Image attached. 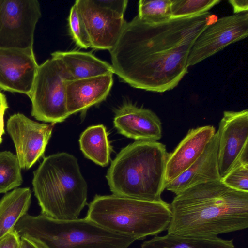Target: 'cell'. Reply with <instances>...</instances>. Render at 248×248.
I'll use <instances>...</instances> for the list:
<instances>
[{"label":"cell","instance_id":"6da1fadb","mask_svg":"<svg viewBox=\"0 0 248 248\" xmlns=\"http://www.w3.org/2000/svg\"><path fill=\"white\" fill-rule=\"evenodd\" d=\"M217 16L210 12L150 23L137 15L109 51L113 73L131 86L164 93L175 88L188 73L191 47Z\"/></svg>","mask_w":248,"mask_h":248},{"label":"cell","instance_id":"7a4b0ae2","mask_svg":"<svg viewBox=\"0 0 248 248\" xmlns=\"http://www.w3.org/2000/svg\"><path fill=\"white\" fill-rule=\"evenodd\" d=\"M170 205V234L217 236L248 227V192L221 180L189 187L176 194Z\"/></svg>","mask_w":248,"mask_h":248},{"label":"cell","instance_id":"3957f363","mask_svg":"<svg viewBox=\"0 0 248 248\" xmlns=\"http://www.w3.org/2000/svg\"><path fill=\"white\" fill-rule=\"evenodd\" d=\"M166 146L157 141L136 140L112 161L106 178L113 194L159 202L166 188Z\"/></svg>","mask_w":248,"mask_h":248},{"label":"cell","instance_id":"277c9868","mask_svg":"<svg viewBox=\"0 0 248 248\" xmlns=\"http://www.w3.org/2000/svg\"><path fill=\"white\" fill-rule=\"evenodd\" d=\"M32 184L41 214L47 217L76 219L87 204V183L77 159L69 153L45 157L33 172Z\"/></svg>","mask_w":248,"mask_h":248},{"label":"cell","instance_id":"5b68a950","mask_svg":"<svg viewBox=\"0 0 248 248\" xmlns=\"http://www.w3.org/2000/svg\"><path fill=\"white\" fill-rule=\"evenodd\" d=\"M14 230L40 248H128L137 239L84 218L57 220L41 214L23 216Z\"/></svg>","mask_w":248,"mask_h":248},{"label":"cell","instance_id":"8992f818","mask_svg":"<svg viewBox=\"0 0 248 248\" xmlns=\"http://www.w3.org/2000/svg\"><path fill=\"white\" fill-rule=\"evenodd\" d=\"M85 217L105 229L138 240L167 229L171 212L170 204L163 200L96 195Z\"/></svg>","mask_w":248,"mask_h":248},{"label":"cell","instance_id":"52a82bcc","mask_svg":"<svg viewBox=\"0 0 248 248\" xmlns=\"http://www.w3.org/2000/svg\"><path fill=\"white\" fill-rule=\"evenodd\" d=\"M72 80L62 62L52 57L39 65L31 92V115L52 124L70 115L66 106V84Z\"/></svg>","mask_w":248,"mask_h":248},{"label":"cell","instance_id":"ba28073f","mask_svg":"<svg viewBox=\"0 0 248 248\" xmlns=\"http://www.w3.org/2000/svg\"><path fill=\"white\" fill-rule=\"evenodd\" d=\"M41 17L37 0H0V48H33Z\"/></svg>","mask_w":248,"mask_h":248},{"label":"cell","instance_id":"9c48e42d","mask_svg":"<svg viewBox=\"0 0 248 248\" xmlns=\"http://www.w3.org/2000/svg\"><path fill=\"white\" fill-rule=\"evenodd\" d=\"M248 35V12L217 18L196 39L189 54L187 66L201 62Z\"/></svg>","mask_w":248,"mask_h":248},{"label":"cell","instance_id":"30bf717a","mask_svg":"<svg viewBox=\"0 0 248 248\" xmlns=\"http://www.w3.org/2000/svg\"><path fill=\"white\" fill-rule=\"evenodd\" d=\"M217 132L221 179L239 161L248 160V110L224 111Z\"/></svg>","mask_w":248,"mask_h":248},{"label":"cell","instance_id":"8fae6325","mask_svg":"<svg viewBox=\"0 0 248 248\" xmlns=\"http://www.w3.org/2000/svg\"><path fill=\"white\" fill-rule=\"evenodd\" d=\"M54 124L40 123L17 113L7 122V131L15 147L21 169H29L44 154Z\"/></svg>","mask_w":248,"mask_h":248},{"label":"cell","instance_id":"7c38bea8","mask_svg":"<svg viewBox=\"0 0 248 248\" xmlns=\"http://www.w3.org/2000/svg\"><path fill=\"white\" fill-rule=\"evenodd\" d=\"M75 3L87 32L90 47L111 50L126 23L124 16L101 6L96 0H77Z\"/></svg>","mask_w":248,"mask_h":248},{"label":"cell","instance_id":"4fadbf2b","mask_svg":"<svg viewBox=\"0 0 248 248\" xmlns=\"http://www.w3.org/2000/svg\"><path fill=\"white\" fill-rule=\"evenodd\" d=\"M38 67L33 48H0V88L29 96Z\"/></svg>","mask_w":248,"mask_h":248},{"label":"cell","instance_id":"5bb4252c","mask_svg":"<svg viewBox=\"0 0 248 248\" xmlns=\"http://www.w3.org/2000/svg\"><path fill=\"white\" fill-rule=\"evenodd\" d=\"M113 123L119 133L136 140L157 141L162 137L161 122L156 114L130 102L116 110Z\"/></svg>","mask_w":248,"mask_h":248},{"label":"cell","instance_id":"9a60e30c","mask_svg":"<svg viewBox=\"0 0 248 248\" xmlns=\"http://www.w3.org/2000/svg\"><path fill=\"white\" fill-rule=\"evenodd\" d=\"M216 132L213 125L202 126L188 130L175 149L169 153L166 165V186L199 158Z\"/></svg>","mask_w":248,"mask_h":248},{"label":"cell","instance_id":"2e32d148","mask_svg":"<svg viewBox=\"0 0 248 248\" xmlns=\"http://www.w3.org/2000/svg\"><path fill=\"white\" fill-rule=\"evenodd\" d=\"M113 74L67 81L66 96L69 115L84 112L91 107L105 100L113 83Z\"/></svg>","mask_w":248,"mask_h":248},{"label":"cell","instance_id":"e0dca14e","mask_svg":"<svg viewBox=\"0 0 248 248\" xmlns=\"http://www.w3.org/2000/svg\"><path fill=\"white\" fill-rule=\"evenodd\" d=\"M218 134L216 131L199 158L169 183L165 189L176 195L192 186L221 180L218 167Z\"/></svg>","mask_w":248,"mask_h":248},{"label":"cell","instance_id":"ac0fdd59","mask_svg":"<svg viewBox=\"0 0 248 248\" xmlns=\"http://www.w3.org/2000/svg\"><path fill=\"white\" fill-rule=\"evenodd\" d=\"M51 57L59 59L62 62L72 80L114 74L111 64L90 52L58 51L52 53Z\"/></svg>","mask_w":248,"mask_h":248},{"label":"cell","instance_id":"d6986e66","mask_svg":"<svg viewBox=\"0 0 248 248\" xmlns=\"http://www.w3.org/2000/svg\"><path fill=\"white\" fill-rule=\"evenodd\" d=\"M31 192L29 187L16 188L0 200V240L14 230L31 203Z\"/></svg>","mask_w":248,"mask_h":248},{"label":"cell","instance_id":"ffe728a7","mask_svg":"<svg viewBox=\"0 0 248 248\" xmlns=\"http://www.w3.org/2000/svg\"><path fill=\"white\" fill-rule=\"evenodd\" d=\"M141 248H235L232 240L217 236L176 235L167 233L144 241Z\"/></svg>","mask_w":248,"mask_h":248},{"label":"cell","instance_id":"44dd1931","mask_svg":"<svg viewBox=\"0 0 248 248\" xmlns=\"http://www.w3.org/2000/svg\"><path fill=\"white\" fill-rule=\"evenodd\" d=\"M79 143L86 158L102 167L108 164L112 149L104 125L88 127L80 135Z\"/></svg>","mask_w":248,"mask_h":248},{"label":"cell","instance_id":"7402d4cb","mask_svg":"<svg viewBox=\"0 0 248 248\" xmlns=\"http://www.w3.org/2000/svg\"><path fill=\"white\" fill-rule=\"evenodd\" d=\"M21 170L16 155L8 151L0 152V193H6L21 185Z\"/></svg>","mask_w":248,"mask_h":248},{"label":"cell","instance_id":"603a6c76","mask_svg":"<svg viewBox=\"0 0 248 248\" xmlns=\"http://www.w3.org/2000/svg\"><path fill=\"white\" fill-rule=\"evenodd\" d=\"M172 0H141L138 3V16L150 23L168 20L172 17Z\"/></svg>","mask_w":248,"mask_h":248},{"label":"cell","instance_id":"cb8c5ba5","mask_svg":"<svg viewBox=\"0 0 248 248\" xmlns=\"http://www.w3.org/2000/svg\"><path fill=\"white\" fill-rule=\"evenodd\" d=\"M220 0H172V17H184L205 12L220 2Z\"/></svg>","mask_w":248,"mask_h":248},{"label":"cell","instance_id":"d4e9b609","mask_svg":"<svg viewBox=\"0 0 248 248\" xmlns=\"http://www.w3.org/2000/svg\"><path fill=\"white\" fill-rule=\"evenodd\" d=\"M68 20L70 34L77 45L85 49L90 47L89 38L75 3L70 9Z\"/></svg>","mask_w":248,"mask_h":248},{"label":"cell","instance_id":"484cf974","mask_svg":"<svg viewBox=\"0 0 248 248\" xmlns=\"http://www.w3.org/2000/svg\"><path fill=\"white\" fill-rule=\"evenodd\" d=\"M221 180L232 188L248 192V160L239 161Z\"/></svg>","mask_w":248,"mask_h":248},{"label":"cell","instance_id":"4316f807","mask_svg":"<svg viewBox=\"0 0 248 248\" xmlns=\"http://www.w3.org/2000/svg\"><path fill=\"white\" fill-rule=\"evenodd\" d=\"M101 6L124 16L128 0H96Z\"/></svg>","mask_w":248,"mask_h":248},{"label":"cell","instance_id":"83f0119b","mask_svg":"<svg viewBox=\"0 0 248 248\" xmlns=\"http://www.w3.org/2000/svg\"><path fill=\"white\" fill-rule=\"evenodd\" d=\"M20 237L14 230L0 240V248H20Z\"/></svg>","mask_w":248,"mask_h":248},{"label":"cell","instance_id":"f1b7e54d","mask_svg":"<svg viewBox=\"0 0 248 248\" xmlns=\"http://www.w3.org/2000/svg\"><path fill=\"white\" fill-rule=\"evenodd\" d=\"M228 2L232 7L234 14H239L248 12V0H229Z\"/></svg>","mask_w":248,"mask_h":248},{"label":"cell","instance_id":"f546056e","mask_svg":"<svg viewBox=\"0 0 248 248\" xmlns=\"http://www.w3.org/2000/svg\"><path fill=\"white\" fill-rule=\"evenodd\" d=\"M8 108L5 95L0 91V120H4V113Z\"/></svg>","mask_w":248,"mask_h":248},{"label":"cell","instance_id":"4dcf8cb0","mask_svg":"<svg viewBox=\"0 0 248 248\" xmlns=\"http://www.w3.org/2000/svg\"><path fill=\"white\" fill-rule=\"evenodd\" d=\"M20 248H40L34 242L25 237H20Z\"/></svg>","mask_w":248,"mask_h":248},{"label":"cell","instance_id":"1f68e13d","mask_svg":"<svg viewBox=\"0 0 248 248\" xmlns=\"http://www.w3.org/2000/svg\"><path fill=\"white\" fill-rule=\"evenodd\" d=\"M0 132L2 134L4 133V120H0Z\"/></svg>","mask_w":248,"mask_h":248}]
</instances>
